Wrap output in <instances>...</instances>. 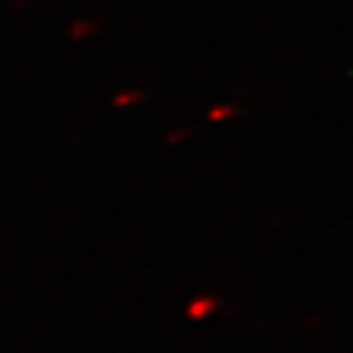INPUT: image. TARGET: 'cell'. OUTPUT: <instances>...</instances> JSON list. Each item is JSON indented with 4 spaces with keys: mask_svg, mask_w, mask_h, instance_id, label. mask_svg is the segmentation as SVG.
Here are the masks:
<instances>
[{
    "mask_svg": "<svg viewBox=\"0 0 353 353\" xmlns=\"http://www.w3.org/2000/svg\"><path fill=\"white\" fill-rule=\"evenodd\" d=\"M217 306H220V301L214 299V296H199V299H194V301L189 303V309H186V314H189V319H207L210 314H214L217 312Z\"/></svg>",
    "mask_w": 353,
    "mask_h": 353,
    "instance_id": "obj_1",
    "label": "cell"
},
{
    "mask_svg": "<svg viewBox=\"0 0 353 353\" xmlns=\"http://www.w3.org/2000/svg\"><path fill=\"white\" fill-rule=\"evenodd\" d=\"M233 115H239V108H236V105H214V108H210L207 118H210L212 123H223V121L233 118Z\"/></svg>",
    "mask_w": 353,
    "mask_h": 353,
    "instance_id": "obj_2",
    "label": "cell"
},
{
    "mask_svg": "<svg viewBox=\"0 0 353 353\" xmlns=\"http://www.w3.org/2000/svg\"><path fill=\"white\" fill-rule=\"evenodd\" d=\"M144 100L141 92H121L113 97V108H131V105H139Z\"/></svg>",
    "mask_w": 353,
    "mask_h": 353,
    "instance_id": "obj_3",
    "label": "cell"
},
{
    "mask_svg": "<svg viewBox=\"0 0 353 353\" xmlns=\"http://www.w3.org/2000/svg\"><path fill=\"white\" fill-rule=\"evenodd\" d=\"M183 137H189V131H176V134H170V137H168V141H181Z\"/></svg>",
    "mask_w": 353,
    "mask_h": 353,
    "instance_id": "obj_4",
    "label": "cell"
}]
</instances>
